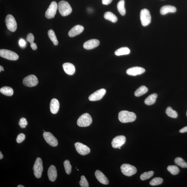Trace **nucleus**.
<instances>
[{
  "label": "nucleus",
  "instance_id": "nucleus-46",
  "mask_svg": "<svg viewBox=\"0 0 187 187\" xmlns=\"http://www.w3.org/2000/svg\"><path fill=\"white\" fill-rule=\"evenodd\" d=\"M17 187H24V186H22V185H19L17 186Z\"/></svg>",
  "mask_w": 187,
  "mask_h": 187
},
{
  "label": "nucleus",
  "instance_id": "nucleus-6",
  "mask_svg": "<svg viewBox=\"0 0 187 187\" xmlns=\"http://www.w3.org/2000/svg\"><path fill=\"white\" fill-rule=\"evenodd\" d=\"M121 170L123 174L127 176H131L137 172V169L135 167L126 163L121 165Z\"/></svg>",
  "mask_w": 187,
  "mask_h": 187
},
{
  "label": "nucleus",
  "instance_id": "nucleus-22",
  "mask_svg": "<svg viewBox=\"0 0 187 187\" xmlns=\"http://www.w3.org/2000/svg\"><path fill=\"white\" fill-rule=\"evenodd\" d=\"M176 7L171 5H165L161 7L160 13L161 15H165L168 13H174L176 12Z\"/></svg>",
  "mask_w": 187,
  "mask_h": 187
},
{
  "label": "nucleus",
  "instance_id": "nucleus-11",
  "mask_svg": "<svg viewBox=\"0 0 187 187\" xmlns=\"http://www.w3.org/2000/svg\"><path fill=\"white\" fill-rule=\"evenodd\" d=\"M43 136L46 143L52 147H56L58 145L57 139L50 132H44Z\"/></svg>",
  "mask_w": 187,
  "mask_h": 187
},
{
  "label": "nucleus",
  "instance_id": "nucleus-29",
  "mask_svg": "<svg viewBox=\"0 0 187 187\" xmlns=\"http://www.w3.org/2000/svg\"><path fill=\"white\" fill-rule=\"evenodd\" d=\"M48 36L50 39L53 42L54 45L55 46H57L58 44V42L54 31L52 29H50L49 30Z\"/></svg>",
  "mask_w": 187,
  "mask_h": 187
},
{
  "label": "nucleus",
  "instance_id": "nucleus-21",
  "mask_svg": "<svg viewBox=\"0 0 187 187\" xmlns=\"http://www.w3.org/2000/svg\"><path fill=\"white\" fill-rule=\"evenodd\" d=\"M59 103L57 99H52L51 101L50 104L51 112L53 114L57 113L59 110Z\"/></svg>",
  "mask_w": 187,
  "mask_h": 187
},
{
  "label": "nucleus",
  "instance_id": "nucleus-4",
  "mask_svg": "<svg viewBox=\"0 0 187 187\" xmlns=\"http://www.w3.org/2000/svg\"><path fill=\"white\" fill-rule=\"evenodd\" d=\"M34 171V174L36 178H39L41 176L43 171V165L42 160L40 158H36L33 168Z\"/></svg>",
  "mask_w": 187,
  "mask_h": 187
},
{
  "label": "nucleus",
  "instance_id": "nucleus-41",
  "mask_svg": "<svg viewBox=\"0 0 187 187\" xmlns=\"http://www.w3.org/2000/svg\"><path fill=\"white\" fill-rule=\"evenodd\" d=\"M113 0H102L103 4L108 5L112 2Z\"/></svg>",
  "mask_w": 187,
  "mask_h": 187
},
{
  "label": "nucleus",
  "instance_id": "nucleus-32",
  "mask_svg": "<svg viewBox=\"0 0 187 187\" xmlns=\"http://www.w3.org/2000/svg\"><path fill=\"white\" fill-rule=\"evenodd\" d=\"M175 163L179 166L183 168H187V163L181 157H177L175 159Z\"/></svg>",
  "mask_w": 187,
  "mask_h": 187
},
{
  "label": "nucleus",
  "instance_id": "nucleus-48",
  "mask_svg": "<svg viewBox=\"0 0 187 187\" xmlns=\"http://www.w3.org/2000/svg\"><path fill=\"white\" fill-rule=\"evenodd\" d=\"M186 116H187V112H186Z\"/></svg>",
  "mask_w": 187,
  "mask_h": 187
},
{
  "label": "nucleus",
  "instance_id": "nucleus-1",
  "mask_svg": "<svg viewBox=\"0 0 187 187\" xmlns=\"http://www.w3.org/2000/svg\"><path fill=\"white\" fill-rule=\"evenodd\" d=\"M118 118L120 122L126 123L134 121L136 119V116L133 112L122 111L119 113Z\"/></svg>",
  "mask_w": 187,
  "mask_h": 187
},
{
  "label": "nucleus",
  "instance_id": "nucleus-39",
  "mask_svg": "<svg viewBox=\"0 0 187 187\" xmlns=\"http://www.w3.org/2000/svg\"><path fill=\"white\" fill-rule=\"evenodd\" d=\"M26 40L27 41L30 43V44L34 43V35L31 34V33L27 35Z\"/></svg>",
  "mask_w": 187,
  "mask_h": 187
},
{
  "label": "nucleus",
  "instance_id": "nucleus-18",
  "mask_svg": "<svg viewBox=\"0 0 187 187\" xmlns=\"http://www.w3.org/2000/svg\"><path fill=\"white\" fill-rule=\"evenodd\" d=\"M48 174L49 178L51 182H54L57 176V171L54 165L50 166L48 169Z\"/></svg>",
  "mask_w": 187,
  "mask_h": 187
},
{
  "label": "nucleus",
  "instance_id": "nucleus-42",
  "mask_svg": "<svg viewBox=\"0 0 187 187\" xmlns=\"http://www.w3.org/2000/svg\"><path fill=\"white\" fill-rule=\"evenodd\" d=\"M31 48H32L33 50H36L37 49V46L36 44L33 43L32 44H31Z\"/></svg>",
  "mask_w": 187,
  "mask_h": 187
},
{
  "label": "nucleus",
  "instance_id": "nucleus-27",
  "mask_svg": "<svg viewBox=\"0 0 187 187\" xmlns=\"http://www.w3.org/2000/svg\"><path fill=\"white\" fill-rule=\"evenodd\" d=\"M148 89L145 86H140L134 92V95L136 96L139 97L145 94L147 92Z\"/></svg>",
  "mask_w": 187,
  "mask_h": 187
},
{
  "label": "nucleus",
  "instance_id": "nucleus-44",
  "mask_svg": "<svg viewBox=\"0 0 187 187\" xmlns=\"http://www.w3.org/2000/svg\"><path fill=\"white\" fill-rule=\"evenodd\" d=\"M3 158V155L2 153H1V152H0V159H1Z\"/></svg>",
  "mask_w": 187,
  "mask_h": 187
},
{
  "label": "nucleus",
  "instance_id": "nucleus-47",
  "mask_svg": "<svg viewBox=\"0 0 187 187\" xmlns=\"http://www.w3.org/2000/svg\"><path fill=\"white\" fill-rule=\"evenodd\" d=\"M118 149H121V147H119Z\"/></svg>",
  "mask_w": 187,
  "mask_h": 187
},
{
  "label": "nucleus",
  "instance_id": "nucleus-26",
  "mask_svg": "<svg viewBox=\"0 0 187 187\" xmlns=\"http://www.w3.org/2000/svg\"><path fill=\"white\" fill-rule=\"evenodd\" d=\"M0 92L6 96H12L14 91L11 88L8 86H4L0 89Z\"/></svg>",
  "mask_w": 187,
  "mask_h": 187
},
{
  "label": "nucleus",
  "instance_id": "nucleus-16",
  "mask_svg": "<svg viewBox=\"0 0 187 187\" xmlns=\"http://www.w3.org/2000/svg\"><path fill=\"white\" fill-rule=\"evenodd\" d=\"M100 41L98 40L91 39L85 42L83 45V47L85 49L91 50L97 47L100 44Z\"/></svg>",
  "mask_w": 187,
  "mask_h": 187
},
{
  "label": "nucleus",
  "instance_id": "nucleus-36",
  "mask_svg": "<svg viewBox=\"0 0 187 187\" xmlns=\"http://www.w3.org/2000/svg\"><path fill=\"white\" fill-rule=\"evenodd\" d=\"M79 184L82 187H89V184L86 178L84 176H82L81 177Z\"/></svg>",
  "mask_w": 187,
  "mask_h": 187
},
{
  "label": "nucleus",
  "instance_id": "nucleus-30",
  "mask_svg": "<svg viewBox=\"0 0 187 187\" xmlns=\"http://www.w3.org/2000/svg\"><path fill=\"white\" fill-rule=\"evenodd\" d=\"M166 113L168 116L173 118L178 117V114L176 111L173 110L171 107H168L166 111Z\"/></svg>",
  "mask_w": 187,
  "mask_h": 187
},
{
  "label": "nucleus",
  "instance_id": "nucleus-5",
  "mask_svg": "<svg viewBox=\"0 0 187 187\" xmlns=\"http://www.w3.org/2000/svg\"><path fill=\"white\" fill-rule=\"evenodd\" d=\"M140 19L142 25L144 26H147L151 21V16L148 10L143 9L141 10L140 13Z\"/></svg>",
  "mask_w": 187,
  "mask_h": 187
},
{
  "label": "nucleus",
  "instance_id": "nucleus-14",
  "mask_svg": "<svg viewBox=\"0 0 187 187\" xmlns=\"http://www.w3.org/2000/svg\"><path fill=\"white\" fill-rule=\"evenodd\" d=\"M126 138L124 136H116L113 139L112 142V145L114 148H117L121 147L125 143Z\"/></svg>",
  "mask_w": 187,
  "mask_h": 187
},
{
  "label": "nucleus",
  "instance_id": "nucleus-13",
  "mask_svg": "<svg viewBox=\"0 0 187 187\" xmlns=\"http://www.w3.org/2000/svg\"><path fill=\"white\" fill-rule=\"evenodd\" d=\"M106 93V91L104 89H99L90 95L89 97V100L91 101L100 100L104 96Z\"/></svg>",
  "mask_w": 187,
  "mask_h": 187
},
{
  "label": "nucleus",
  "instance_id": "nucleus-17",
  "mask_svg": "<svg viewBox=\"0 0 187 187\" xmlns=\"http://www.w3.org/2000/svg\"><path fill=\"white\" fill-rule=\"evenodd\" d=\"M84 30L83 26L81 25H76L70 30L69 32V35L71 37H73L81 34Z\"/></svg>",
  "mask_w": 187,
  "mask_h": 187
},
{
  "label": "nucleus",
  "instance_id": "nucleus-24",
  "mask_svg": "<svg viewBox=\"0 0 187 187\" xmlns=\"http://www.w3.org/2000/svg\"><path fill=\"white\" fill-rule=\"evenodd\" d=\"M129 49L126 47H123L118 49L115 52V54L117 56L127 55L130 53Z\"/></svg>",
  "mask_w": 187,
  "mask_h": 187
},
{
  "label": "nucleus",
  "instance_id": "nucleus-43",
  "mask_svg": "<svg viewBox=\"0 0 187 187\" xmlns=\"http://www.w3.org/2000/svg\"><path fill=\"white\" fill-rule=\"evenodd\" d=\"M180 132L181 133H184L187 132V126L183 128L180 130Z\"/></svg>",
  "mask_w": 187,
  "mask_h": 187
},
{
  "label": "nucleus",
  "instance_id": "nucleus-10",
  "mask_svg": "<svg viewBox=\"0 0 187 187\" xmlns=\"http://www.w3.org/2000/svg\"><path fill=\"white\" fill-rule=\"evenodd\" d=\"M39 81L36 76L31 75L25 77L23 80V84L25 86L32 87L36 86Z\"/></svg>",
  "mask_w": 187,
  "mask_h": 187
},
{
  "label": "nucleus",
  "instance_id": "nucleus-25",
  "mask_svg": "<svg viewBox=\"0 0 187 187\" xmlns=\"http://www.w3.org/2000/svg\"><path fill=\"white\" fill-rule=\"evenodd\" d=\"M104 17L107 20L110 21L113 23H116L118 21V18L116 16L110 11H107L105 13Z\"/></svg>",
  "mask_w": 187,
  "mask_h": 187
},
{
  "label": "nucleus",
  "instance_id": "nucleus-3",
  "mask_svg": "<svg viewBox=\"0 0 187 187\" xmlns=\"http://www.w3.org/2000/svg\"><path fill=\"white\" fill-rule=\"evenodd\" d=\"M92 122V118L89 113H85L82 115L78 119L77 124L80 127H87L90 126Z\"/></svg>",
  "mask_w": 187,
  "mask_h": 187
},
{
  "label": "nucleus",
  "instance_id": "nucleus-37",
  "mask_svg": "<svg viewBox=\"0 0 187 187\" xmlns=\"http://www.w3.org/2000/svg\"><path fill=\"white\" fill-rule=\"evenodd\" d=\"M28 123L26 119L24 118H21L19 123V125L20 126L21 128H26Z\"/></svg>",
  "mask_w": 187,
  "mask_h": 187
},
{
  "label": "nucleus",
  "instance_id": "nucleus-38",
  "mask_svg": "<svg viewBox=\"0 0 187 187\" xmlns=\"http://www.w3.org/2000/svg\"><path fill=\"white\" fill-rule=\"evenodd\" d=\"M25 139V136L24 133L19 134L16 139V141L18 143H20L24 141Z\"/></svg>",
  "mask_w": 187,
  "mask_h": 187
},
{
  "label": "nucleus",
  "instance_id": "nucleus-40",
  "mask_svg": "<svg viewBox=\"0 0 187 187\" xmlns=\"http://www.w3.org/2000/svg\"><path fill=\"white\" fill-rule=\"evenodd\" d=\"M27 43L25 41V40L23 39H21L19 40V46L21 48H24L26 46Z\"/></svg>",
  "mask_w": 187,
  "mask_h": 187
},
{
  "label": "nucleus",
  "instance_id": "nucleus-28",
  "mask_svg": "<svg viewBox=\"0 0 187 187\" xmlns=\"http://www.w3.org/2000/svg\"><path fill=\"white\" fill-rule=\"evenodd\" d=\"M124 4V0H120L117 4V8L118 12L122 16H124L126 14V11L125 8Z\"/></svg>",
  "mask_w": 187,
  "mask_h": 187
},
{
  "label": "nucleus",
  "instance_id": "nucleus-34",
  "mask_svg": "<svg viewBox=\"0 0 187 187\" xmlns=\"http://www.w3.org/2000/svg\"><path fill=\"white\" fill-rule=\"evenodd\" d=\"M163 180L161 178H153L150 182V184L151 186H158L162 183Z\"/></svg>",
  "mask_w": 187,
  "mask_h": 187
},
{
  "label": "nucleus",
  "instance_id": "nucleus-31",
  "mask_svg": "<svg viewBox=\"0 0 187 187\" xmlns=\"http://www.w3.org/2000/svg\"><path fill=\"white\" fill-rule=\"evenodd\" d=\"M167 169L173 175L178 174L180 171L178 167L176 165H169Z\"/></svg>",
  "mask_w": 187,
  "mask_h": 187
},
{
  "label": "nucleus",
  "instance_id": "nucleus-8",
  "mask_svg": "<svg viewBox=\"0 0 187 187\" xmlns=\"http://www.w3.org/2000/svg\"><path fill=\"white\" fill-rule=\"evenodd\" d=\"M5 22L7 28L11 32H14L17 29V24L14 17L12 15H8L6 17Z\"/></svg>",
  "mask_w": 187,
  "mask_h": 187
},
{
  "label": "nucleus",
  "instance_id": "nucleus-19",
  "mask_svg": "<svg viewBox=\"0 0 187 187\" xmlns=\"http://www.w3.org/2000/svg\"><path fill=\"white\" fill-rule=\"evenodd\" d=\"M95 176L99 182L103 184L107 185L109 183V181L103 173L99 170L95 172Z\"/></svg>",
  "mask_w": 187,
  "mask_h": 187
},
{
  "label": "nucleus",
  "instance_id": "nucleus-33",
  "mask_svg": "<svg viewBox=\"0 0 187 187\" xmlns=\"http://www.w3.org/2000/svg\"><path fill=\"white\" fill-rule=\"evenodd\" d=\"M154 174L153 171H151L146 172L142 174L140 176V178L142 181H145L151 178Z\"/></svg>",
  "mask_w": 187,
  "mask_h": 187
},
{
  "label": "nucleus",
  "instance_id": "nucleus-23",
  "mask_svg": "<svg viewBox=\"0 0 187 187\" xmlns=\"http://www.w3.org/2000/svg\"><path fill=\"white\" fill-rule=\"evenodd\" d=\"M158 95L157 94L153 93L149 95L144 101L145 104L148 106H151L155 103Z\"/></svg>",
  "mask_w": 187,
  "mask_h": 187
},
{
  "label": "nucleus",
  "instance_id": "nucleus-45",
  "mask_svg": "<svg viewBox=\"0 0 187 187\" xmlns=\"http://www.w3.org/2000/svg\"><path fill=\"white\" fill-rule=\"evenodd\" d=\"M4 68L1 66H0V72H1L2 71H4Z\"/></svg>",
  "mask_w": 187,
  "mask_h": 187
},
{
  "label": "nucleus",
  "instance_id": "nucleus-7",
  "mask_svg": "<svg viewBox=\"0 0 187 187\" xmlns=\"http://www.w3.org/2000/svg\"><path fill=\"white\" fill-rule=\"evenodd\" d=\"M0 56L5 59L13 61L16 60L19 58L18 54L15 52L6 49L0 50Z\"/></svg>",
  "mask_w": 187,
  "mask_h": 187
},
{
  "label": "nucleus",
  "instance_id": "nucleus-15",
  "mask_svg": "<svg viewBox=\"0 0 187 187\" xmlns=\"http://www.w3.org/2000/svg\"><path fill=\"white\" fill-rule=\"evenodd\" d=\"M145 70L143 68L139 67H134L127 70L126 73L130 76H136L145 73Z\"/></svg>",
  "mask_w": 187,
  "mask_h": 187
},
{
  "label": "nucleus",
  "instance_id": "nucleus-12",
  "mask_svg": "<svg viewBox=\"0 0 187 187\" xmlns=\"http://www.w3.org/2000/svg\"><path fill=\"white\" fill-rule=\"evenodd\" d=\"M76 150L79 154L85 155L90 153L91 149L87 146L79 142L75 144Z\"/></svg>",
  "mask_w": 187,
  "mask_h": 187
},
{
  "label": "nucleus",
  "instance_id": "nucleus-20",
  "mask_svg": "<svg viewBox=\"0 0 187 187\" xmlns=\"http://www.w3.org/2000/svg\"><path fill=\"white\" fill-rule=\"evenodd\" d=\"M62 67L64 71L68 75H72L75 73V68L73 64L67 62L64 63Z\"/></svg>",
  "mask_w": 187,
  "mask_h": 187
},
{
  "label": "nucleus",
  "instance_id": "nucleus-2",
  "mask_svg": "<svg viewBox=\"0 0 187 187\" xmlns=\"http://www.w3.org/2000/svg\"><path fill=\"white\" fill-rule=\"evenodd\" d=\"M59 12L62 16H66L71 14L72 9L71 5L67 1H62L58 5Z\"/></svg>",
  "mask_w": 187,
  "mask_h": 187
},
{
  "label": "nucleus",
  "instance_id": "nucleus-9",
  "mask_svg": "<svg viewBox=\"0 0 187 187\" xmlns=\"http://www.w3.org/2000/svg\"><path fill=\"white\" fill-rule=\"evenodd\" d=\"M58 8V5L57 3L55 1L52 2L46 11L45 16L46 18L48 19L54 18Z\"/></svg>",
  "mask_w": 187,
  "mask_h": 187
},
{
  "label": "nucleus",
  "instance_id": "nucleus-35",
  "mask_svg": "<svg viewBox=\"0 0 187 187\" xmlns=\"http://www.w3.org/2000/svg\"><path fill=\"white\" fill-rule=\"evenodd\" d=\"M64 165L66 173L69 175L71 174L72 167L69 161L68 160H66L64 161Z\"/></svg>",
  "mask_w": 187,
  "mask_h": 187
}]
</instances>
